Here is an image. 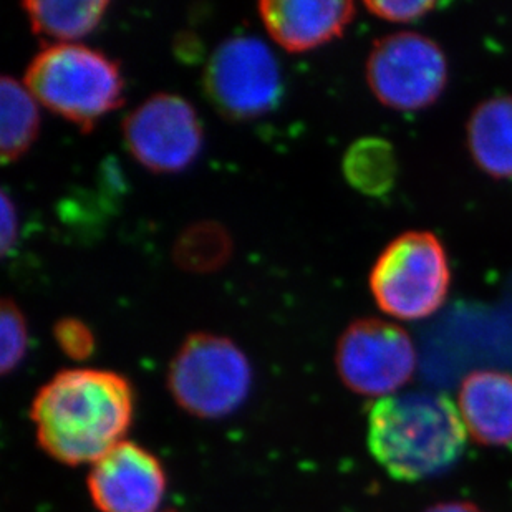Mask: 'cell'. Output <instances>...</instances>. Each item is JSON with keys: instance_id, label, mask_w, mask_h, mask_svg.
Wrapping results in <instances>:
<instances>
[{"instance_id": "1", "label": "cell", "mask_w": 512, "mask_h": 512, "mask_svg": "<svg viewBox=\"0 0 512 512\" xmlns=\"http://www.w3.org/2000/svg\"><path fill=\"white\" fill-rule=\"evenodd\" d=\"M133 413L130 382L97 368L58 372L30 406L40 448L67 466L95 464L123 443Z\"/></svg>"}, {"instance_id": "2", "label": "cell", "mask_w": 512, "mask_h": 512, "mask_svg": "<svg viewBox=\"0 0 512 512\" xmlns=\"http://www.w3.org/2000/svg\"><path fill=\"white\" fill-rule=\"evenodd\" d=\"M367 441L375 461L393 479L411 483L458 463L466 430L455 403L443 393H403L373 403Z\"/></svg>"}, {"instance_id": "3", "label": "cell", "mask_w": 512, "mask_h": 512, "mask_svg": "<svg viewBox=\"0 0 512 512\" xmlns=\"http://www.w3.org/2000/svg\"><path fill=\"white\" fill-rule=\"evenodd\" d=\"M25 87L47 110L92 131L123 103L118 63L82 44L47 45L25 70Z\"/></svg>"}, {"instance_id": "4", "label": "cell", "mask_w": 512, "mask_h": 512, "mask_svg": "<svg viewBox=\"0 0 512 512\" xmlns=\"http://www.w3.org/2000/svg\"><path fill=\"white\" fill-rule=\"evenodd\" d=\"M450 284L445 247L428 231L395 237L370 272L373 299L393 319L431 317L445 304Z\"/></svg>"}, {"instance_id": "5", "label": "cell", "mask_w": 512, "mask_h": 512, "mask_svg": "<svg viewBox=\"0 0 512 512\" xmlns=\"http://www.w3.org/2000/svg\"><path fill=\"white\" fill-rule=\"evenodd\" d=\"M251 387V363L236 343L221 335H189L168 370V390L176 405L203 420L234 413Z\"/></svg>"}, {"instance_id": "6", "label": "cell", "mask_w": 512, "mask_h": 512, "mask_svg": "<svg viewBox=\"0 0 512 512\" xmlns=\"http://www.w3.org/2000/svg\"><path fill=\"white\" fill-rule=\"evenodd\" d=\"M367 83L383 107L420 112L438 102L448 83L445 52L416 32L378 39L367 58Z\"/></svg>"}, {"instance_id": "7", "label": "cell", "mask_w": 512, "mask_h": 512, "mask_svg": "<svg viewBox=\"0 0 512 512\" xmlns=\"http://www.w3.org/2000/svg\"><path fill=\"white\" fill-rule=\"evenodd\" d=\"M204 87L224 118L254 120L279 102L281 68L262 40L239 35L214 50L204 73Z\"/></svg>"}, {"instance_id": "8", "label": "cell", "mask_w": 512, "mask_h": 512, "mask_svg": "<svg viewBox=\"0 0 512 512\" xmlns=\"http://www.w3.org/2000/svg\"><path fill=\"white\" fill-rule=\"evenodd\" d=\"M335 367L353 393L392 397L415 375V345L408 332L393 322L373 317L355 320L337 342Z\"/></svg>"}, {"instance_id": "9", "label": "cell", "mask_w": 512, "mask_h": 512, "mask_svg": "<svg viewBox=\"0 0 512 512\" xmlns=\"http://www.w3.org/2000/svg\"><path fill=\"white\" fill-rule=\"evenodd\" d=\"M131 156L153 173H179L198 158L203 126L193 105L173 93H156L123 123Z\"/></svg>"}, {"instance_id": "10", "label": "cell", "mask_w": 512, "mask_h": 512, "mask_svg": "<svg viewBox=\"0 0 512 512\" xmlns=\"http://www.w3.org/2000/svg\"><path fill=\"white\" fill-rule=\"evenodd\" d=\"M88 493L98 511L158 512L166 493L163 464L133 441H123L93 464Z\"/></svg>"}, {"instance_id": "11", "label": "cell", "mask_w": 512, "mask_h": 512, "mask_svg": "<svg viewBox=\"0 0 512 512\" xmlns=\"http://www.w3.org/2000/svg\"><path fill=\"white\" fill-rule=\"evenodd\" d=\"M259 15L267 34L292 54L309 52L342 37L353 17L348 0H264Z\"/></svg>"}, {"instance_id": "12", "label": "cell", "mask_w": 512, "mask_h": 512, "mask_svg": "<svg viewBox=\"0 0 512 512\" xmlns=\"http://www.w3.org/2000/svg\"><path fill=\"white\" fill-rule=\"evenodd\" d=\"M459 415L474 441L512 445V375L498 370L469 373L459 388Z\"/></svg>"}, {"instance_id": "13", "label": "cell", "mask_w": 512, "mask_h": 512, "mask_svg": "<svg viewBox=\"0 0 512 512\" xmlns=\"http://www.w3.org/2000/svg\"><path fill=\"white\" fill-rule=\"evenodd\" d=\"M466 141L479 170L494 179H512V97L479 103L469 116Z\"/></svg>"}, {"instance_id": "14", "label": "cell", "mask_w": 512, "mask_h": 512, "mask_svg": "<svg viewBox=\"0 0 512 512\" xmlns=\"http://www.w3.org/2000/svg\"><path fill=\"white\" fill-rule=\"evenodd\" d=\"M108 5L105 0H27L22 7L34 34L73 44L97 29Z\"/></svg>"}, {"instance_id": "15", "label": "cell", "mask_w": 512, "mask_h": 512, "mask_svg": "<svg viewBox=\"0 0 512 512\" xmlns=\"http://www.w3.org/2000/svg\"><path fill=\"white\" fill-rule=\"evenodd\" d=\"M29 88L12 77L0 80V156L14 163L39 135L40 113Z\"/></svg>"}, {"instance_id": "16", "label": "cell", "mask_w": 512, "mask_h": 512, "mask_svg": "<svg viewBox=\"0 0 512 512\" xmlns=\"http://www.w3.org/2000/svg\"><path fill=\"white\" fill-rule=\"evenodd\" d=\"M348 184L367 196H383L395 186L398 160L393 146L382 138L355 141L343 156Z\"/></svg>"}, {"instance_id": "17", "label": "cell", "mask_w": 512, "mask_h": 512, "mask_svg": "<svg viewBox=\"0 0 512 512\" xmlns=\"http://www.w3.org/2000/svg\"><path fill=\"white\" fill-rule=\"evenodd\" d=\"M231 251V237L221 224L199 223L179 237L174 247V261L186 271H216L226 264Z\"/></svg>"}, {"instance_id": "18", "label": "cell", "mask_w": 512, "mask_h": 512, "mask_svg": "<svg viewBox=\"0 0 512 512\" xmlns=\"http://www.w3.org/2000/svg\"><path fill=\"white\" fill-rule=\"evenodd\" d=\"M29 347L25 317L14 300L0 302V372H14L24 360Z\"/></svg>"}, {"instance_id": "19", "label": "cell", "mask_w": 512, "mask_h": 512, "mask_svg": "<svg viewBox=\"0 0 512 512\" xmlns=\"http://www.w3.org/2000/svg\"><path fill=\"white\" fill-rule=\"evenodd\" d=\"M54 339L68 358L82 362L95 352V335L85 322L75 317H63L54 325Z\"/></svg>"}, {"instance_id": "20", "label": "cell", "mask_w": 512, "mask_h": 512, "mask_svg": "<svg viewBox=\"0 0 512 512\" xmlns=\"http://www.w3.org/2000/svg\"><path fill=\"white\" fill-rule=\"evenodd\" d=\"M365 9L375 17L388 20L393 24H408L415 20L430 14L431 10L436 9L438 4L433 0H400V2H365Z\"/></svg>"}, {"instance_id": "21", "label": "cell", "mask_w": 512, "mask_h": 512, "mask_svg": "<svg viewBox=\"0 0 512 512\" xmlns=\"http://www.w3.org/2000/svg\"><path fill=\"white\" fill-rule=\"evenodd\" d=\"M2 213H0V244H2V256L10 251L14 246L15 237H17V213H15L14 204L10 201L7 194H2Z\"/></svg>"}, {"instance_id": "22", "label": "cell", "mask_w": 512, "mask_h": 512, "mask_svg": "<svg viewBox=\"0 0 512 512\" xmlns=\"http://www.w3.org/2000/svg\"><path fill=\"white\" fill-rule=\"evenodd\" d=\"M425 512H483L473 503H441L431 506Z\"/></svg>"}, {"instance_id": "23", "label": "cell", "mask_w": 512, "mask_h": 512, "mask_svg": "<svg viewBox=\"0 0 512 512\" xmlns=\"http://www.w3.org/2000/svg\"><path fill=\"white\" fill-rule=\"evenodd\" d=\"M168 512H174V511H168Z\"/></svg>"}]
</instances>
